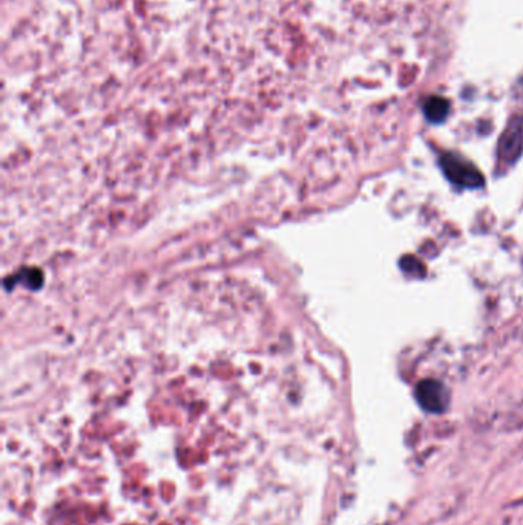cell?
Here are the masks:
<instances>
[{
  "label": "cell",
  "mask_w": 523,
  "mask_h": 525,
  "mask_svg": "<svg viewBox=\"0 0 523 525\" xmlns=\"http://www.w3.org/2000/svg\"><path fill=\"white\" fill-rule=\"evenodd\" d=\"M441 168L451 183L458 184L462 188H482L483 186V177L476 166H473L471 163L465 161L459 155L454 154H445L441 159Z\"/></svg>",
  "instance_id": "cell-1"
},
{
  "label": "cell",
  "mask_w": 523,
  "mask_h": 525,
  "mask_svg": "<svg viewBox=\"0 0 523 525\" xmlns=\"http://www.w3.org/2000/svg\"><path fill=\"white\" fill-rule=\"evenodd\" d=\"M523 151V115H514L503 131L499 143V157L503 163L517 161Z\"/></svg>",
  "instance_id": "cell-2"
},
{
  "label": "cell",
  "mask_w": 523,
  "mask_h": 525,
  "mask_svg": "<svg viewBox=\"0 0 523 525\" xmlns=\"http://www.w3.org/2000/svg\"><path fill=\"white\" fill-rule=\"evenodd\" d=\"M416 400L430 413H442L448 405V392L436 379H424L416 387Z\"/></svg>",
  "instance_id": "cell-3"
},
{
  "label": "cell",
  "mask_w": 523,
  "mask_h": 525,
  "mask_svg": "<svg viewBox=\"0 0 523 525\" xmlns=\"http://www.w3.org/2000/svg\"><path fill=\"white\" fill-rule=\"evenodd\" d=\"M448 111H450V102L447 99H443V97L433 95L430 97V99H427V102H425L424 105L425 117H427L431 123L443 122L445 119H447Z\"/></svg>",
  "instance_id": "cell-4"
}]
</instances>
